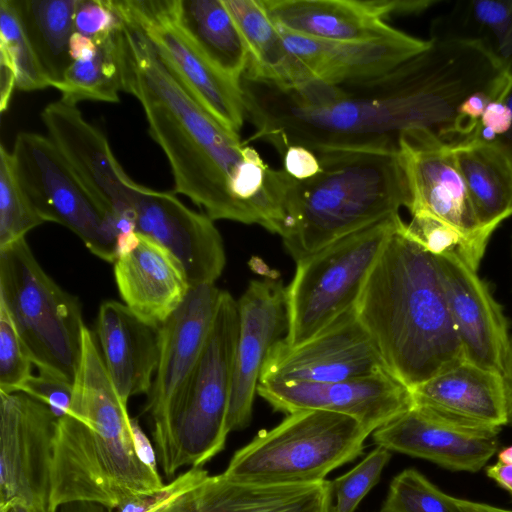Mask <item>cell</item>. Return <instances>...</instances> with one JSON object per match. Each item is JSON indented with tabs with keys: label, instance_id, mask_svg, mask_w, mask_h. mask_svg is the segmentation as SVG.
<instances>
[{
	"label": "cell",
	"instance_id": "cell-26",
	"mask_svg": "<svg viewBox=\"0 0 512 512\" xmlns=\"http://www.w3.org/2000/svg\"><path fill=\"white\" fill-rule=\"evenodd\" d=\"M389 451L430 461L450 471L475 473L498 451V434L474 433L444 425L412 407L372 433Z\"/></svg>",
	"mask_w": 512,
	"mask_h": 512
},
{
	"label": "cell",
	"instance_id": "cell-25",
	"mask_svg": "<svg viewBox=\"0 0 512 512\" xmlns=\"http://www.w3.org/2000/svg\"><path fill=\"white\" fill-rule=\"evenodd\" d=\"M123 303L142 321L160 327L184 302L191 285L180 260L165 246L137 233L114 262Z\"/></svg>",
	"mask_w": 512,
	"mask_h": 512
},
{
	"label": "cell",
	"instance_id": "cell-36",
	"mask_svg": "<svg viewBox=\"0 0 512 512\" xmlns=\"http://www.w3.org/2000/svg\"><path fill=\"white\" fill-rule=\"evenodd\" d=\"M380 512H463L446 494L415 468L396 475Z\"/></svg>",
	"mask_w": 512,
	"mask_h": 512
},
{
	"label": "cell",
	"instance_id": "cell-18",
	"mask_svg": "<svg viewBox=\"0 0 512 512\" xmlns=\"http://www.w3.org/2000/svg\"><path fill=\"white\" fill-rule=\"evenodd\" d=\"M237 304L239 326L228 413L230 432L250 424L262 367L272 347L286 335L288 325L286 287L279 277L250 281Z\"/></svg>",
	"mask_w": 512,
	"mask_h": 512
},
{
	"label": "cell",
	"instance_id": "cell-41",
	"mask_svg": "<svg viewBox=\"0 0 512 512\" xmlns=\"http://www.w3.org/2000/svg\"><path fill=\"white\" fill-rule=\"evenodd\" d=\"M23 392L46 404L56 418L65 416L70 408L73 384L38 374L32 375L21 387Z\"/></svg>",
	"mask_w": 512,
	"mask_h": 512
},
{
	"label": "cell",
	"instance_id": "cell-28",
	"mask_svg": "<svg viewBox=\"0 0 512 512\" xmlns=\"http://www.w3.org/2000/svg\"><path fill=\"white\" fill-rule=\"evenodd\" d=\"M248 47L242 78L282 87H298L314 79L287 50L261 0H223Z\"/></svg>",
	"mask_w": 512,
	"mask_h": 512
},
{
	"label": "cell",
	"instance_id": "cell-1",
	"mask_svg": "<svg viewBox=\"0 0 512 512\" xmlns=\"http://www.w3.org/2000/svg\"><path fill=\"white\" fill-rule=\"evenodd\" d=\"M429 40L422 52L363 81L282 87L242 78L246 117L255 128L245 142H267L279 154L289 146L398 149L403 132L429 129L447 144L459 105L479 91L500 99L510 78L475 42Z\"/></svg>",
	"mask_w": 512,
	"mask_h": 512
},
{
	"label": "cell",
	"instance_id": "cell-6",
	"mask_svg": "<svg viewBox=\"0 0 512 512\" xmlns=\"http://www.w3.org/2000/svg\"><path fill=\"white\" fill-rule=\"evenodd\" d=\"M238 326L237 300L223 291L201 357L166 423L153 432L166 477L202 467L225 447Z\"/></svg>",
	"mask_w": 512,
	"mask_h": 512
},
{
	"label": "cell",
	"instance_id": "cell-29",
	"mask_svg": "<svg viewBox=\"0 0 512 512\" xmlns=\"http://www.w3.org/2000/svg\"><path fill=\"white\" fill-rule=\"evenodd\" d=\"M480 223L497 229L512 215V166L495 143L450 145Z\"/></svg>",
	"mask_w": 512,
	"mask_h": 512
},
{
	"label": "cell",
	"instance_id": "cell-22",
	"mask_svg": "<svg viewBox=\"0 0 512 512\" xmlns=\"http://www.w3.org/2000/svg\"><path fill=\"white\" fill-rule=\"evenodd\" d=\"M466 361L502 374L510 339L489 285L456 255L435 256Z\"/></svg>",
	"mask_w": 512,
	"mask_h": 512
},
{
	"label": "cell",
	"instance_id": "cell-38",
	"mask_svg": "<svg viewBox=\"0 0 512 512\" xmlns=\"http://www.w3.org/2000/svg\"><path fill=\"white\" fill-rule=\"evenodd\" d=\"M391 451L377 446L354 468L331 482V512H355L361 500L378 483Z\"/></svg>",
	"mask_w": 512,
	"mask_h": 512
},
{
	"label": "cell",
	"instance_id": "cell-46",
	"mask_svg": "<svg viewBox=\"0 0 512 512\" xmlns=\"http://www.w3.org/2000/svg\"><path fill=\"white\" fill-rule=\"evenodd\" d=\"M501 100L508 106L512 115V80L506 88ZM494 143L502 150L512 166V123L509 131L499 136Z\"/></svg>",
	"mask_w": 512,
	"mask_h": 512
},
{
	"label": "cell",
	"instance_id": "cell-48",
	"mask_svg": "<svg viewBox=\"0 0 512 512\" xmlns=\"http://www.w3.org/2000/svg\"><path fill=\"white\" fill-rule=\"evenodd\" d=\"M455 501L457 506L463 512H512L511 509L501 508L483 502L471 501L456 497Z\"/></svg>",
	"mask_w": 512,
	"mask_h": 512
},
{
	"label": "cell",
	"instance_id": "cell-8",
	"mask_svg": "<svg viewBox=\"0 0 512 512\" xmlns=\"http://www.w3.org/2000/svg\"><path fill=\"white\" fill-rule=\"evenodd\" d=\"M0 302L39 374L73 384L86 326L81 304L44 271L25 238L0 249Z\"/></svg>",
	"mask_w": 512,
	"mask_h": 512
},
{
	"label": "cell",
	"instance_id": "cell-2",
	"mask_svg": "<svg viewBox=\"0 0 512 512\" xmlns=\"http://www.w3.org/2000/svg\"><path fill=\"white\" fill-rule=\"evenodd\" d=\"M116 40L122 91L142 106L148 132L169 162L174 191L213 221L256 224L279 235L291 176L209 115L138 26L121 19Z\"/></svg>",
	"mask_w": 512,
	"mask_h": 512
},
{
	"label": "cell",
	"instance_id": "cell-11",
	"mask_svg": "<svg viewBox=\"0 0 512 512\" xmlns=\"http://www.w3.org/2000/svg\"><path fill=\"white\" fill-rule=\"evenodd\" d=\"M138 26L193 99L221 126L238 134L246 117L241 85L220 72L181 28L175 0H109Z\"/></svg>",
	"mask_w": 512,
	"mask_h": 512
},
{
	"label": "cell",
	"instance_id": "cell-5",
	"mask_svg": "<svg viewBox=\"0 0 512 512\" xmlns=\"http://www.w3.org/2000/svg\"><path fill=\"white\" fill-rule=\"evenodd\" d=\"M320 170L292 178L280 237L295 262L326 245L411 207L398 149L314 151Z\"/></svg>",
	"mask_w": 512,
	"mask_h": 512
},
{
	"label": "cell",
	"instance_id": "cell-50",
	"mask_svg": "<svg viewBox=\"0 0 512 512\" xmlns=\"http://www.w3.org/2000/svg\"><path fill=\"white\" fill-rule=\"evenodd\" d=\"M498 462L512 465V445L505 446L497 451Z\"/></svg>",
	"mask_w": 512,
	"mask_h": 512
},
{
	"label": "cell",
	"instance_id": "cell-16",
	"mask_svg": "<svg viewBox=\"0 0 512 512\" xmlns=\"http://www.w3.org/2000/svg\"><path fill=\"white\" fill-rule=\"evenodd\" d=\"M127 209L137 233L169 249L182 263L191 287L215 284L226 254L213 220L184 205L174 193L131 182Z\"/></svg>",
	"mask_w": 512,
	"mask_h": 512
},
{
	"label": "cell",
	"instance_id": "cell-51",
	"mask_svg": "<svg viewBox=\"0 0 512 512\" xmlns=\"http://www.w3.org/2000/svg\"><path fill=\"white\" fill-rule=\"evenodd\" d=\"M0 512H29V511L20 506H10V507H5V508H0Z\"/></svg>",
	"mask_w": 512,
	"mask_h": 512
},
{
	"label": "cell",
	"instance_id": "cell-33",
	"mask_svg": "<svg viewBox=\"0 0 512 512\" xmlns=\"http://www.w3.org/2000/svg\"><path fill=\"white\" fill-rule=\"evenodd\" d=\"M116 31L94 40L97 48L92 56L71 61L62 80L53 86L60 92V100L72 105L85 100L109 103L120 101L122 81Z\"/></svg>",
	"mask_w": 512,
	"mask_h": 512
},
{
	"label": "cell",
	"instance_id": "cell-23",
	"mask_svg": "<svg viewBox=\"0 0 512 512\" xmlns=\"http://www.w3.org/2000/svg\"><path fill=\"white\" fill-rule=\"evenodd\" d=\"M276 27L287 50L310 75L331 85L383 75L430 45V40L414 37L401 30L375 40L336 42L301 36Z\"/></svg>",
	"mask_w": 512,
	"mask_h": 512
},
{
	"label": "cell",
	"instance_id": "cell-12",
	"mask_svg": "<svg viewBox=\"0 0 512 512\" xmlns=\"http://www.w3.org/2000/svg\"><path fill=\"white\" fill-rule=\"evenodd\" d=\"M56 416L23 392H0V508L49 509Z\"/></svg>",
	"mask_w": 512,
	"mask_h": 512
},
{
	"label": "cell",
	"instance_id": "cell-42",
	"mask_svg": "<svg viewBox=\"0 0 512 512\" xmlns=\"http://www.w3.org/2000/svg\"><path fill=\"white\" fill-rule=\"evenodd\" d=\"M283 170L298 181L307 180L320 170L316 153L303 146H289L280 154Z\"/></svg>",
	"mask_w": 512,
	"mask_h": 512
},
{
	"label": "cell",
	"instance_id": "cell-15",
	"mask_svg": "<svg viewBox=\"0 0 512 512\" xmlns=\"http://www.w3.org/2000/svg\"><path fill=\"white\" fill-rule=\"evenodd\" d=\"M398 151L411 192V215L428 213L486 249L496 229L480 223L451 146L432 130L411 129L400 135Z\"/></svg>",
	"mask_w": 512,
	"mask_h": 512
},
{
	"label": "cell",
	"instance_id": "cell-30",
	"mask_svg": "<svg viewBox=\"0 0 512 512\" xmlns=\"http://www.w3.org/2000/svg\"><path fill=\"white\" fill-rule=\"evenodd\" d=\"M431 40L479 44L512 80V0H462L430 25Z\"/></svg>",
	"mask_w": 512,
	"mask_h": 512
},
{
	"label": "cell",
	"instance_id": "cell-17",
	"mask_svg": "<svg viewBox=\"0 0 512 512\" xmlns=\"http://www.w3.org/2000/svg\"><path fill=\"white\" fill-rule=\"evenodd\" d=\"M257 394L286 415L303 410L339 413L371 433L414 406L411 389L386 369L335 382L259 383Z\"/></svg>",
	"mask_w": 512,
	"mask_h": 512
},
{
	"label": "cell",
	"instance_id": "cell-39",
	"mask_svg": "<svg viewBox=\"0 0 512 512\" xmlns=\"http://www.w3.org/2000/svg\"><path fill=\"white\" fill-rule=\"evenodd\" d=\"M32 365L8 310L0 302V392H19L33 375Z\"/></svg>",
	"mask_w": 512,
	"mask_h": 512
},
{
	"label": "cell",
	"instance_id": "cell-34",
	"mask_svg": "<svg viewBox=\"0 0 512 512\" xmlns=\"http://www.w3.org/2000/svg\"><path fill=\"white\" fill-rule=\"evenodd\" d=\"M0 57L16 73V88L34 91L50 87L18 13L15 0H0Z\"/></svg>",
	"mask_w": 512,
	"mask_h": 512
},
{
	"label": "cell",
	"instance_id": "cell-19",
	"mask_svg": "<svg viewBox=\"0 0 512 512\" xmlns=\"http://www.w3.org/2000/svg\"><path fill=\"white\" fill-rule=\"evenodd\" d=\"M222 293L215 284L191 287L184 302L160 326L159 360L145 406L153 432L166 423L201 357Z\"/></svg>",
	"mask_w": 512,
	"mask_h": 512
},
{
	"label": "cell",
	"instance_id": "cell-3",
	"mask_svg": "<svg viewBox=\"0 0 512 512\" xmlns=\"http://www.w3.org/2000/svg\"><path fill=\"white\" fill-rule=\"evenodd\" d=\"M127 403L85 326L70 408L53 439L50 510L78 501L115 510L163 489L157 466L137 450Z\"/></svg>",
	"mask_w": 512,
	"mask_h": 512
},
{
	"label": "cell",
	"instance_id": "cell-47",
	"mask_svg": "<svg viewBox=\"0 0 512 512\" xmlns=\"http://www.w3.org/2000/svg\"><path fill=\"white\" fill-rule=\"evenodd\" d=\"M502 377L507 400L508 424L512 426V337L510 339V345L504 363Z\"/></svg>",
	"mask_w": 512,
	"mask_h": 512
},
{
	"label": "cell",
	"instance_id": "cell-44",
	"mask_svg": "<svg viewBox=\"0 0 512 512\" xmlns=\"http://www.w3.org/2000/svg\"><path fill=\"white\" fill-rule=\"evenodd\" d=\"M97 48L93 39L74 32L69 44V54L71 61L81 60L92 56Z\"/></svg>",
	"mask_w": 512,
	"mask_h": 512
},
{
	"label": "cell",
	"instance_id": "cell-31",
	"mask_svg": "<svg viewBox=\"0 0 512 512\" xmlns=\"http://www.w3.org/2000/svg\"><path fill=\"white\" fill-rule=\"evenodd\" d=\"M176 20L224 75L240 83L248 64V47L223 0H175Z\"/></svg>",
	"mask_w": 512,
	"mask_h": 512
},
{
	"label": "cell",
	"instance_id": "cell-4",
	"mask_svg": "<svg viewBox=\"0 0 512 512\" xmlns=\"http://www.w3.org/2000/svg\"><path fill=\"white\" fill-rule=\"evenodd\" d=\"M390 236L355 305L385 368L411 390L465 360L436 257Z\"/></svg>",
	"mask_w": 512,
	"mask_h": 512
},
{
	"label": "cell",
	"instance_id": "cell-32",
	"mask_svg": "<svg viewBox=\"0 0 512 512\" xmlns=\"http://www.w3.org/2000/svg\"><path fill=\"white\" fill-rule=\"evenodd\" d=\"M18 13L44 74L53 87L71 63L70 39L77 0H15Z\"/></svg>",
	"mask_w": 512,
	"mask_h": 512
},
{
	"label": "cell",
	"instance_id": "cell-10",
	"mask_svg": "<svg viewBox=\"0 0 512 512\" xmlns=\"http://www.w3.org/2000/svg\"><path fill=\"white\" fill-rule=\"evenodd\" d=\"M14 172L44 221L65 226L107 262L118 256L116 219L97 201L54 142L42 134H17L11 151Z\"/></svg>",
	"mask_w": 512,
	"mask_h": 512
},
{
	"label": "cell",
	"instance_id": "cell-45",
	"mask_svg": "<svg viewBox=\"0 0 512 512\" xmlns=\"http://www.w3.org/2000/svg\"><path fill=\"white\" fill-rule=\"evenodd\" d=\"M485 473L499 487L512 495V465L496 462L485 467Z\"/></svg>",
	"mask_w": 512,
	"mask_h": 512
},
{
	"label": "cell",
	"instance_id": "cell-49",
	"mask_svg": "<svg viewBox=\"0 0 512 512\" xmlns=\"http://www.w3.org/2000/svg\"><path fill=\"white\" fill-rule=\"evenodd\" d=\"M106 507L93 502H70L60 506L57 512H106Z\"/></svg>",
	"mask_w": 512,
	"mask_h": 512
},
{
	"label": "cell",
	"instance_id": "cell-52",
	"mask_svg": "<svg viewBox=\"0 0 512 512\" xmlns=\"http://www.w3.org/2000/svg\"><path fill=\"white\" fill-rule=\"evenodd\" d=\"M29 512H54V511L48 509V510H45V511H29Z\"/></svg>",
	"mask_w": 512,
	"mask_h": 512
},
{
	"label": "cell",
	"instance_id": "cell-40",
	"mask_svg": "<svg viewBox=\"0 0 512 512\" xmlns=\"http://www.w3.org/2000/svg\"><path fill=\"white\" fill-rule=\"evenodd\" d=\"M121 19L109 0H77L74 13V31L96 40L115 32Z\"/></svg>",
	"mask_w": 512,
	"mask_h": 512
},
{
	"label": "cell",
	"instance_id": "cell-7",
	"mask_svg": "<svg viewBox=\"0 0 512 512\" xmlns=\"http://www.w3.org/2000/svg\"><path fill=\"white\" fill-rule=\"evenodd\" d=\"M370 434L347 415L293 412L237 450L223 473L236 482L263 486L324 481L332 470L363 454Z\"/></svg>",
	"mask_w": 512,
	"mask_h": 512
},
{
	"label": "cell",
	"instance_id": "cell-14",
	"mask_svg": "<svg viewBox=\"0 0 512 512\" xmlns=\"http://www.w3.org/2000/svg\"><path fill=\"white\" fill-rule=\"evenodd\" d=\"M384 369L354 307L300 344L288 345L283 339L277 342L264 362L259 383L335 382Z\"/></svg>",
	"mask_w": 512,
	"mask_h": 512
},
{
	"label": "cell",
	"instance_id": "cell-27",
	"mask_svg": "<svg viewBox=\"0 0 512 512\" xmlns=\"http://www.w3.org/2000/svg\"><path fill=\"white\" fill-rule=\"evenodd\" d=\"M96 334L105 367L122 398L151 390L160 351V327L138 318L124 303L101 304Z\"/></svg>",
	"mask_w": 512,
	"mask_h": 512
},
{
	"label": "cell",
	"instance_id": "cell-9",
	"mask_svg": "<svg viewBox=\"0 0 512 512\" xmlns=\"http://www.w3.org/2000/svg\"><path fill=\"white\" fill-rule=\"evenodd\" d=\"M402 223L395 214L296 262L293 279L286 286L285 343L308 340L355 307L385 244Z\"/></svg>",
	"mask_w": 512,
	"mask_h": 512
},
{
	"label": "cell",
	"instance_id": "cell-20",
	"mask_svg": "<svg viewBox=\"0 0 512 512\" xmlns=\"http://www.w3.org/2000/svg\"><path fill=\"white\" fill-rule=\"evenodd\" d=\"M278 27L301 36L336 42L369 41L395 34L396 15L421 14L438 0H261Z\"/></svg>",
	"mask_w": 512,
	"mask_h": 512
},
{
	"label": "cell",
	"instance_id": "cell-13",
	"mask_svg": "<svg viewBox=\"0 0 512 512\" xmlns=\"http://www.w3.org/2000/svg\"><path fill=\"white\" fill-rule=\"evenodd\" d=\"M327 480L290 485H251L224 473L210 475L191 467L165 485L161 498L146 512H331Z\"/></svg>",
	"mask_w": 512,
	"mask_h": 512
},
{
	"label": "cell",
	"instance_id": "cell-24",
	"mask_svg": "<svg viewBox=\"0 0 512 512\" xmlns=\"http://www.w3.org/2000/svg\"><path fill=\"white\" fill-rule=\"evenodd\" d=\"M40 116L48 137L92 195L116 219L125 210L132 179L115 158L106 136L85 120L77 105L60 99L47 104Z\"/></svg>",
	"mask_w": 512,
	"mask_h": 512
},
{
	"label": "cell",
	"instance_id": "cell-21",
	"mask_svg": "<svg viewBox=\"0 0 512 512\" xmlns=\"http://www.w3.org/2000/svg\"><path fill=\"white\" fill-rule=\"evenodd\" d=\"M411 391L414 407L444 425L499 434L508 424L502 374L469 361L464 360Z\"/></svg>",
	"mask_w": 512,
	"mask_h": 512
},
{
	"label": "cell",
	"instance_id": "cell-35",
	"mask_svg": "<svg viewBox=\"0 0 512 512\" xmlns=\"http://www.w3.org/2000/svg\"><path fill=\"white\" fill-rule=\"evenodd\" d=\"M22 190L13 167L11 152L0 147V249L25 238L43 224Z\"/></svg>",
	"mask_w": 512,
	"mask_h": 512
},
{
	"label": "cell",
	"instance_id": "cell-37",
	"mask_svg": "<svg viewBox=\"0 0 512 512\" xmlns=\"http://www.w3.org/2000/svg\"><path fill=\"white\" fill-rule=\"evenodd\" d=\"M405 232L432 255H456L476 270L486 251L453 226L425 212L412 214Z\"/></svg>",
	"mask_w": 512,
	"mask_h": 512
},
{
	"label": "cell",
	"instance_id": "cell-43",
	"mask_svg": "<svg viewBox=\"0 0 512 512\" xmlns=\"http://www.w3.org/2000/svg\"><path fill=\"white\" fill-rule=\"evenodd\" d=\"M512 123V115L502 100H493L485 108L480 124L492 129L498 136L506 134Z\"/></svg>",
	"mask_w": 512,
	"mask_h": 512
}]
</instances>
